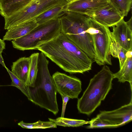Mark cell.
Wrapping results in <instances>:
<instances>
[{
	"label": "cell",
	"mask_w": 132,
	"mask_h": 132,
	"mask_svg": "<svg viewBox=\"0 0 132 132\" xmlns=\"http://www.w3.org/2000/svg\"><path fill=\"white\" fill-rule=\"evenodd\" d=\"M68 3L51 8L34 19L38 24H39L51 20L59 18L65 10V6Z\"/></svg>",
	"instance_id": "cell-17"
},
{
	"label": "cell",
	"mask_w": 132,
	"mask_h": 132,
	"mask_svg": "<svg viewBox=\"0 0 132 132\" xmlns=\"http://www.w3.org/2000/svg\"><path fill=\"white\" fill-rule=\"evenodd\" d=\"M38 24L33 19L19 24L7 30L3 37L4 41H10L23 37Z\"/></svg>",
	"instance_id": "cell-13"
},
{
	"label": "cell",
	"mask_w": 132,
	"mask_h": 132,
	"mask_svg": "<svg viewBox=\"0 0 132 132\" xmlns=\"http://www.w3.org/2000/svg\"><path fill=\"white\" fill-rule=\"evenodd\" d=\"M30 64V57H21L13 63L11 72L26 84ZM27 85V84H26Z\"/></svg>",
	"instance_id": "cell-15"
},
{
	"label": "cell",
	"mask_w": 132,
	"mask_h": 132,
	"mask_svg": "<svg viewBox=\"0 0 132 132\" xmlns=\"http://www.w3.org/2000/svg\"><path fill=\"white\" fill-rule=\"evenodd\" d=\"M59 19L61 31L94 61L96 52L92 37L88 31L89 17L65 10Z\"/></svg>",
	"instance_id": "cell-3"
},
{
	"label": "cell",
	"mask_w": 132,
	"mask_h": 132,
	"mask_svg": "<svg viewBox=\"0 0 132 132\" xmlns=\"http://www.w3.org/2000/svg\"><path fill=\"white\" fill-rule=\"evenodd\" d=\"M110 3L109 0H73L67 3L65 9L87 16Z\"/></svg>",
	"instance_id": "cell-11"
},
{
	"label": "cell",
	"mask_w": 132,
	"mask_h": 132,
	"mask_svg": "<svg viewBox=\"0 0 132 132\" xmlns=\"http://www.w3.org/2000/svg\"><path fill=\"white\" fill-rule=\"evenodd\" d=\"M124 17L126 16L131 7L132 0H109Z\"/></svg>",
	"instance_id": "cell-23"
},
{
	"label": "cell",
	"mask_w": 132,
	"mask_h": 132,
	"mask_svg": "<svg viewBox=\"0 0 132 132\" xmlns=\"http://www.w3.org/2000/svg\"><path fill=\"white\" fill-rule=\"evenodd\" d=\"M1 3H0V9H1Z\"/></svg>",
	"instance_id": "cell-30"
},
{
	"label": "cell",
	"mask_w": 132,
	"mask_h": 132,
	"mask_svg": "<svg viewBox=\"0 0 132 132\" xmlns=\"http://www.w3.org/2000/svg\"><path fill=\"white\" fill-rule=\"evenodd\" d=\"M37 50L66 72L83 73L91 69L93 60L61 31Z\"/></svg>",
	"instance_id": "cell-1"
},
{
	"label": "cell",
	"mask_w": 132,
	"mask_h": 132,
	"mask_svg": "<svg viewBox=\"0 0 132 132\" xmlns=\"http://www.w3.org/2000/svg\"><path fill=\"white\" fill-rule=\"evenodd\" d=\"M5 47V44L4 41L0 38V52L2 53Z\"/></svg>",
	"instance_id": "cell-26"
},
{
	"label": "cell",
	"mask_w": 132,
	"mask_h": 132,
	"mask_svg": "<svg viewBox=\"0 0 132 132\" xmlns=\"http://www.w3.org/2000/svg\"><path fill=\"white\" fill-rule=\"evenodd\" d=\"M68 2H70L72 1H73V0H66Z\"/></svg>",
	"instance_id": "cell-29"
},
{
	"label": "cell",
	"mask_w": 132,
	"mask_h": 132,
	"mask_svg": "<svg viewBox=\"0 0 132 132\" xmlns=\"http://www.w3.org/2000/svg\"><path fill=\"white\" fill-rule=\"evenodd\" d=\"M89 17L88 31L91 35L96 53L94 61L100 65H112L110 46L112 42L109 27Z\"/></svg>",
	"instance_id": "cell-6"
},
{
	"label": "cell",
	"mask_w": 132,
	"mask_h": 132,
	"mask_svg": "<svg viewBox=\"0 0 132 132\" xmlns=\"http://www.w3.org/2000/svg\"><path fill=\"white\" fill-rule=\"evenodd\" d=\"M18 125L23 128L28 129H46L56 128L57 125L53 122L43 121L39 120L33 123H26L23 121L18 123Z\"/></svg>",
	"instance_id": "cell-22"
},
{
	"label": "cell",
	"mask_w": 132,
	"mask_h": 132,
	"mask_svg": "<svg viewBox=\"0 0 132 132\" xmlns=\"http://www.w3.org/2000/svg\"><path fill=\"white\" fill-rule=\"evenodd\" d=\"M57 92L76 98L82 90L81 83L79 79L56 72L52 76Z\"/></svg>",
	"instance_id": "cell-8"
},
{
	"label": "cell",
	"mask_w": 132,
	"mask_h": 132,
	"mask_svg": "<svg viewBox=\"0 0 132 132\" xmlns=\"http://www.w3.org/2000/svg\"><path fill=\"white\" fill-rule=\"evenodd\" d=\"M89 125L87 127L88 128L117 127L115 126L106 123L97 116L89 121Z\"/></svg>",
	"instance_id": "cell-24"
},
{
	"label": "cell",
	"mask_w": 132,
	"mask_h": 132,
	"mask_svg": "<svg viewBox=\"0 0 132 132\" xmlns=\"http://www.w3.org/2000/svg\"><path fill=\"white\" fill-rule=\"evenodd\" d=\"M62 100V111L61 117H64L67 104L70 98L68 96L62 94H60Z\"/></svg>",
	"instance_id": "cell-25"
},
{
	"label": "cell",
	"mask_w": 132,
	"mask_h": 132,
	"mask_svg": "<svg viewBox=\"0 0 132 132\" xmlns=\"http://www.w3.org/2000/svg\"><path fill=\"white\" fill-rule=\"evenodd\" d=\"M127 24L130 28L132 29V18L131 17L129 20L127 21L126 22Z\"/></svg>",
	"instance_id": "cell-28"
},
{
	"label": "cell",
	"mask_w": 132,
	"mask_h": 132,
	"mask_svg": "<svg viewBox=\"0 0 132 132\" xmlns=\"http://www.w3.org/2000/svg\"><path fill=\"white\" fill-rule=\"evenodd\" d=\"M2 52H0V64L6 68L7 67L5 64L3 59L2 55Z\"/></svg>",
	"instance_id": "cell-27"
},
{
	"label": "cell",
	"mask_w": 132,
	"mask_h": 132,
	"mask_svg": "<svg viewBox=\"0 0 132 132\" xmlns=\"http://www.w3.org/2000/svg\"><path fill=\"white\" fill-rule=\"evenodd\" d=\"M123 19L112 27L113 31L111 32V36L112 41L118 43L129 51L132 48V29Z\"/></svg>",
	"instance_id": "cell-12"
},
{
	"label": "cell",
	"mask_w": 132,
	"mask_h": 132,
	"mask_svg": "<svg viewBox=\"0 0 132 132\" xmlns=\"http://www.w3.org/2000/svg\"><path fill=\"white\" fill-rule=\"evenodd\" d=\"M61 32L59 18L38 25L25 36L12 40L15 48L21 51L37 49L42 45L57 37Z\"/></svg>",
	"instance_id": "cell-5"
},
{
	"label": "cell",
	"mask_w": 132,
	"mask_h": 132,
	"mask_svg": "<svg viewBox=\"0 0 132 132\" xmlns=\"http://www.w3.org/2000/svg\"><path fill=\"white\" fill-rule=\"evenodd\" d=\"M49 61L42 52L39 53L38 70L33 87H29V101L56 115L59 111L57 91L48 69Z\"/></svg>",
	"instance_id": "cell-2"
},
{
	"label": "cell",
	"mask_w": 132,
	"mask_h": 132,
	"mask_svg": "<svg viewBox=\"0 0 132 132\" xmlns=\"http://www.w3.org/2000/svg\"><path fill=\"white\" fill-rule=\"evenodd\" d=\"M12 80L10 86L15 87L19 89L29 100L30 98L29 87L23 81L19 78L8 68H6Z\"/></svg>",
	"instance_id": "cell-21"
},
{
	"label": "cell",
	"mask_w": 132,
	"mask_h": 132,
	"mask_svg": "<svg viewBox=\"0 0 132 132\" xmlns=\"http://www.w3.org/2000/svg\"><path fill=\"white\" fill-rule=\"evenodd\" d=\"M39 53H34L29 56L30 64L28 77L26 84L29 87H33L34 86L38 70V61Z\"/></svg>",
	"instance_id": "cell-18"
},
{
	"label": "cell",
	"mask_w": 132,
	"mask_h": 132,
	"mask_svg": "<svg viewBox=\"0 0 132 132\" xmlns=\"http://www.w3.org/2000/svg\"><path fill=\"white\" fill-rule=\"evenodd\" d=\"M33 0H0V13L4 18L9 17L25 7Z\"/></svg>",
	"instance_id": "cell-14"
},
{
	"label": "cell",
	"mask_w": 132,
	"mask_h": 132,
	"mask_svg": "<svg viewBox=\"0 0 132 132\" xmlns=\"http://www.w3.org/2000/svg\"><path fill=\"white\" fill-rule=\"evenodd\" d=\"M97 116L117 127L127 123L132 120V96L129 104L112 111H101Z\"/></svg>",
	"instance_id": "cell-9"
},
{
	"label": "cell",
	"mask_w": 132,
	"mask_h": 132,
	"mask_svg": "<svg viewBox=\"0 0 132 132\" xmlns=\"http://www.w3.org/2000/svg\"><path fill=\"white\" fill-rule=\"evenodd\" d=\"M49 121L54 123L57 126L64 127H78L89 124V121L59 117L55 119L49 118Z\"/></svg>",
	"instance_id": "cell-19"
},
{
	"label": "cell",
	"mask_w": 132,
	"mask_h": 132,
	"mask_svg": "<svg viewBox=\"0 0 132 132\" xmlns=\"http://www.w3.org/2000/svg\"><path fill=\"white\" fill-rule=\"evenodd\" d=\"M68 2L66 0H33L23 9L4 18V28L8 30L19 24L33 19L45 11Z\"/></svg>",
	"instance_id": "cell-7"
},
{
	"label": "cell",
	"mask_w": 132,
	"mask_h": 132,
	"mask_svg": "<svg viewBox=\"0 0 132 132\" xmlns=\"http://www.w3.org/2000/svg\"><path fill=\"white\" fill-rule=\"evenodd\" d=\"M113 79L117 78L119 82L124 83L128 82L132 92V50L129 51L127 53L126 60L120 70L113 73Z\"/></svg>",
	"instance_id": "cell-16"
},
{
	"label": "cell",
	"mask_w": 132,
	"mask_h": 132,
	"mask_svg": "<svg viewBox=\"0 0 132 132\" xmlns=\"http://www.w3.org/2000/svg\"><path fill=\"white\" fill-rule=\"evenodd\" d=\"M128 51L120 46L118 43L112 41L110 46V54L113 57L118 59L120 68L126 60Z\"/></svg>",
	"instance_id": "cell-20"
},
{
	"label": "cell",
	"mask_w": 132,
	"mask_h": 132,
	"mask_svg": "<svg viewBox=\"0 0 132 132\" xmlns=\"http://www.w3.org/2000/svg\"><path fill=\"white\" fill-rule=\"evenodd\" d=\"M113 73L104 65L90 80L81 97L78 99L77 108L80 113L91 114L100 106L111 89Z\"/></svg>",
	"instance_id": "cell-4"
},
{
	"label": "cell",
	"mask_w": 132,
	"mask_h": 132,
	"mask_svg": "<svg viewBox=\"0 0 132 132\" xmlns=\"http://www.w3.org/2000/svg\"><path fill=\"white\" fill-rule=\"evenodd\" d=\"M87 16L108 27L115 25L124 17L110 2L107 5L89 14Z\"/></svg>",
	"instance_id": "cell-10"
}]
</instances>
